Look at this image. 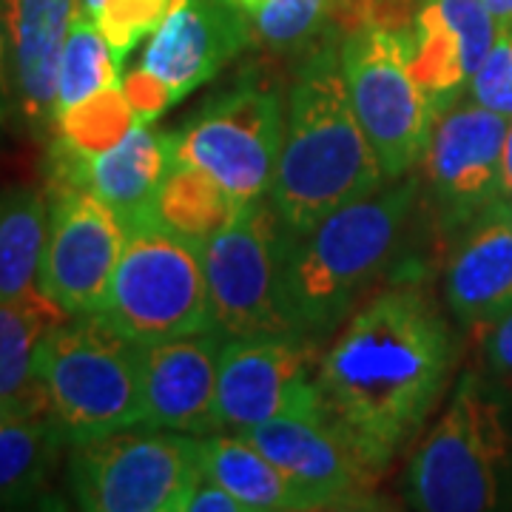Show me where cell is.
Listing matches in <instances>:
<instances>
[{"instance_id":"obj_31","label":"cell","mask_w":512,"mask_h":512,"mask_svg":"<svg viewBox=\"0 0 512 512\" xmlns=\"http://www.w3.org/2000/svg\"><path fill=\"white\" fill-rule=\"evenodd\" d=\"M120 86H123V94H126V100L131 103L140 123H151L174 106V97L168 92V86L143 66L128 72L120 80Z\"/></svg>"},{"instance_id":"obj_6","label":"cell","mask_w":512,"mask_h":512,"mask_svg":"<svg viewBox=\"0 0 512 512\" xmlns=\"http://www.w3.org/2000/svg\"><path fill=\"white\" fill-rule=\"evenodd\" d=\"M126 228V248L97 313L134 345L214 330L202 248L148 217Z\"/></svg>"},{"instance_id":"obj_12","label":"cell","mask_w":512,"mask_h":512,"mask_svg":"<svg viewBox=\"0 0 512 512\" xmlns=\"http://www.w3.org/2000/svg\"><path fill=\"white\" fill-rule=\"evenodd\" d=\"M322 353L305 336L225 339L220 350L217 410L222 433H248L262 421L322 407Z\"/></svg>"},{"instance_id":"obj_33","label":"cell","mask_w":512,"mask_h":512,"mask_svg":"<svg viewBox=\"0 0 512 512\" xmlns=\"http://www.w3.org/2000/svg\"><path fill=\"white\" fill-rule=\"evenodd\" d=\"M484 356L490 373L512 390V313L490 328L484 339Z\"/></svg>"},{"instance_id":"obj_1","label":"cell","mask_w":512,"mask_h":512,"mask_svg":"<svg viewBox=\"0 0 512 512\" xmlns=\"http://www.w3.org/2000/svg\"><path fill=\"white\" fill-rule=\"evenodd\" d=\"M456 365V339L416 282L382 288L350 316L319 362L333 421L382 473L436 410Z\"/></svg>"},{"instance_id":"obj_8","label":"cell","mask_w":512,"mask_h":512,"mask_svg":"<svg viewBox=\"0 0 512 512\" xmlns=\"http://www.w3.org/2000/svg\"><path fill=\"white\" fill-rule=\"evenodd\" d=\"M202 478L200 436L128 427L74 441L66 484L89 512H183Z\"/></svg>"},{"instance_id":"obj_32","label":"cell","mask_w":512,"mask_h":512,"mask_svg":"<svg viewBox=\"0 0 512 512\" xmlns=\"http://www.w3.org/2000/svg\"><path fill=\"white\" fill-rule=\"evenodd\" d=\"M20 114L18 89H15V69H12V43L3 15V0H0V128L12 126V120Z\"/></svg>"},{"instance_id":"obj_11","label":"cell","mask_w":512,"mask_h":512,"mask_svg":"<svg viewBox=\"0 0 512 512\" xmlns=\"http://www.w3.org/2000/svg\"><path fill=\"white\" fill-rule=\"evenodd\" d=\"M126 220L80 185L55 183L40 293L66 316L97 313L126 248Z\"/></svg>"},{"instance_id":"obj_39","label":"cell","mask_w":512,"mask_h":512,"mask_svg":"<svg viewBox=\"0 0 512 512\" xmlns=\"http://www.w3.org/2000/svg\"><path fill=\"white\" fill-rule=\"evenodd\" d=\"M100 6H103V0H80V9L86 12V15H97L100 12Z\"/></svg>"},{"instance_id":"obj_5","label":"cell","mask_w":512,"mask_h":512,"mask_svg":"<svg viewBox=\"0 0 512 512\" xmlns=\"http://www.w3.org/2000/svg\"><path fill=\"white\" fill-rule=\"evenodd\" d=\"M37 384L69 439L86 441L143 424L140 345L100 313L63 316L37 348Z\"/></svg>"},{"instance_id":"obj_4","label":"cell","mask_w":512,"mask_h":512,"mask_svg":"<svg viewBox=\"0 0 512 512\" xmlns=\"http://www.w3.org/2000/svg\"><path fill=\"white\" fill-rule=\"evenodd\" d=\"M510 476L512 430L504 399L478 373H464L436 427L407 458L404 501L421 512L495 510L507 498Z\"/></svg>"},{"instance_id":"obj_28","label":"cell","mask_w":512,"mask_h":512,"mask_svg":"<svg viewBox=\"0 0 512 512\" xmlns=\"http://www.w3.org/2000/svg\"><path fill=\"white\" fill-rule=\"evenodd\" d=\"M339 0H262L251 20V35L259 46L276 55L305 52L328 35V23L336 18Z\"/></svg>"},{"instance_id":"obj_25","label":"cell","mask_w":512,"mask_h":512,"mask_svg":"<svg viewBox=\"0 0 512 512\" xmlns=\"http://www.w3.org/2000/svg\"><path fill=\"white\" fill-rule=\"evenodd\" d=\"M66 313L46 296L0 302V396L37 390V348Z\"/></svg>"},{"instance_id":"obj_38","label":"cell","mask_w":512,"mask_h":512,"mask_svg":"<svg viewBox=\"0 0 512 512\" xmlns=\"http://www.w3.org/2000/svg\"><path fill=\"white\" fill-rule=\"evenodd\" d=\"M484 6L490 9V15L501 26H512V0H484Z\"/></svg>"},{"instance_id":"obj_14","label":"cell","mask_w":512,"mask_h":512,"mask_svg":"<svg viewBox=\"0 0 512 512\" xmlns=\"http://www.w3.org/2000/svg\"><path fill=\"white\" fill-rule=\"evenodd\" d=\"M510 120L473 100L436 117L424 151V180L444 231L470 228L501 197V151Z\"/></svg>"},{"instance_id":"obj_26","label":"cell","mask_w":512,"mask_h":512,"mask_svg":"<svg viewBox=\"0 0 512 512\" xmlns=\"http://www.w3.org/2000/svg\"><path fill=\"white\" fill-rule=\"evenodd\" d=\"M106 86H120V60L97 20L77 9L57 60V117Z\"/></svg>"},{"instance_id":"obj_20","label":"cell","mask_w":512,"mask_h":512,"mask_svg":"<svg viewBox=\"0 0 512 512\" xmlns=\"http://www.w3.org/2000/svg\"><path fill=\"white\" fill-rule=\"evenodd\" d=\"M447 305L467 328H493L512 313V228L476 220L444 274Z\"/></svg>"},{"instance_id":"obj_30","label":"cell","mask_w":512,"mask_h":512,"mask_svg":"<svg viewBox=\"0 0 512 512\" xmlns=\"http://www.w3.org/2000/svg\"><path fill=\"white\" fill-rule=\"evenodd\" d=\"M467 100L512 120V26L498 29L493 49L467 83Z\"/></svg>"},{"instance_id":"obj_18","label":"cell","mask_w":512,"mask_h":512,"mask_svg":"<svg viewBox=\"0 0 512 512\" xmlns=\"http://www.w3.org/2000/svg\"><path fill=\"white\" fill-rule=\"evenodd\" d=\"M55 183L80 185L111 205L123 220H146L151 200L171 165V140L148 123H134L126 137L103 154L74 157L52 148Z\"/></svg>"},{"instance_id":"obj_23","label":"cell","mask_w":512,"mask_h":512,"mask_svg":"<svg viewBox=\"0 0 512 512\" xmlns=\"http://www.w3.org/2000/svg\"><path fill=\"white\" fill-rule=\"evenodd\" d=\"M49 231V197L37 188L0 191V302L35 299Z\"/></svg>"},{"instance_id":"obj_24","label":"cell","mask_w":512,"mask_h":512,"mask_svg":"<svg viewBox=\"0 0 512 512\" xmlns=\"http://www.w3.org/2000/svg\"><path fill=\"white\" fill-rule=\"evenodd\" d=\"M69 447V433L49 410L0 427V501L35 498Z\"/></svg>"},{"instance_id":"obj_2","label":"cell","mask_w":512,"mask_h":512,"mask_svg":"<svg viewBox=\"0 0 512 512\" xmlns=\"http://www.w3.org/2000/svg\"><path fill=\"white\" fill-rule=\"evenodd\" d=\"M339 43L325 35L308 46L288 86L271 202L291 234L308 231L387 183L350 103Z\"/></svg>"},{"instance_id":"obj_13","label":"cell","mask_w":512,"mask_h":512,"mask_svg":"<svg viewBox=\"0 0 512 512\" xmlns=\"http://www.w3.org/2000/svg\"><path fill=\"white\" fill-rule=\"evenodd\" d=\"M259 447L316 510H376V470L359 456L325 404L285 413L242 433Z\"/></svg>"},{"instance_id":"obj_19","label":"cell","mask_w":512,"mask_h":512,"mask_svg":"<svg viewBox=\"0 0 512 512\" xmlns=\"http://www.w3.org/2000/svg\"><path fill=\"white\" fill-rule=\"evenodd\" d=\"M80 0H3L20 117L43 137L57 120V60Z\"/></svg>"},{"instance_id":"obj_40","label":"cell","mask_w":512,"mask_h":512,"mask_svg":"<svg viewBox=\"0 0 512 512\" xmlns=\"http://www.w3.org/2000/svg\"><path fill=\"white\" fill-rule=\"evenodd\" d=\"M234 3H237V6L242 9V12H245V15H251V12H254V9L259 6V3H262V0H234Z\"/></svg>"},{"instance_id":"obj_3","label":"cell","mask_w":512,"mask_h":512,"mask_svg":"<svg viewBox=\"0 0 512 512\" xmlns=\"http://www.w3.org/2000/svg\"><path fill=\"white\" fill-rule=\"evenodd\" d=\"M419 197L421 180L407 174L302 234H285L279 308L296 336L316 342L348 319L402 251Z\"/></svg>"},{"instance_id":"obj_7","label":"cell","mask_w":512,"mask_h":512,"mask_svg":"<svg viewBox=\"0 0 512 512\" xmlns=\"http://www.w3.org/2000/svg\"><path fill=\"white\" fill-rule=\"evenodd\" d=\"M288 92L274 74L248 66L234 86L211 97L171 140V160L211 174L239 202L271 194L285 137Z\"/></svg>"},{"instance_id":"obj_10","label":"cell","mask_w":512,"mask_h":512,"mask_svg":"<svg viewBox=\"0 0 512 512\" xmlns=\"http://www.w3.org/2000/svg\"><path fill=\"white\" fill-rule=\"evenodd\" d=\"M285 234L276 205L262 197L202 245L211 328L222 339L296 336L279 308Z\"/></svg>"},{"instance_id":"obj_36","label":"cell","mask_w":512,"mask_h":512,"mask_svg":"<svg viewBox=\"0 0 512 512\" xmlns=\"http://www.w3.org/2000/svg\"><path fill=\"white\" fill-rule=\"evenodd\" d=\"M498 200H512V120L504 137V151H501V197Z\"/></svg>"},{"instance_id":"obj_34","label":"cell","mask_w":512,"mask_h":512,"mask_svg":"<svg viewBox=\"0 0 512 512\" xmlns=\"http://www.w3.org/2000/svg\"><path fill=\"white\" fill-rule=\"evenodd\" d=\"M183 512H248V507L239 501L237 495L228 493L222 484L202 473L200 484L194 487V493L188 495Z\"/></svg>"},{"instance_id":"obj_21","label":"cell","mask_w":512,"mask_h":512,"mask_svg":"<svg viewBox=\"0 0 512 512\" xmlns=\"http://www.w3.org/2000/svg\"><path fill=\"white\" fill-rule=\"evenodd\" d=\"M202 473L222 484L248 507V512H308L316 510L291 478L259 447L237 433L200 436Z\"/></svg>"},{"instance_id":"obj_17","label":"cell","mask_w":512,"mask_h":512,"mask_svg":"<svg viewBox=\"0 0 512 512\" xmlns=\"http://www.w3.org/2000/svg\"><path fill=\"white\" fill-rule=\"evenodd\" d=\"M495 35L498 23L484 0H421L407 29L410 72L430 97L436 117L467 94Z\"/></svg>"},{"instance_id":"obj_16","label":"cell","mask_w":512,"mask_h":512,"mask_svg":"<svg viewBox=\"0 0 512 512\" xmlns=\"http://www.w3.org/2000/svg\"><path fill=\"white\" fill-rule=\"evenodd\" d=\"M251 40V20L234 0H171L140 66L160 77L180 103L217 77Z\"/></svg>"},{"instance_id":"obj_9","label":"cell","mask_w":512,"mask_h":512,"mask_svg":"<svg viewBox=\"0 0 512 512\" xmlns=\"http://www.w3.org/2000/svg\"><path fill=\"white\" fill-rule=\"evenodd\" d=\"M350 103L379 157L384 180H402L424 160L436 109L410 72L407 32L362 26L342 37Z\"/></svg>"},{"instance_id":"obj_15","label":"cell","mask_w":512,"mask_h":512,"mask_svg":"<svg viewBox=\"0 0 512 512\" xmlns=\"http://www.w3.org/2000/svg\"><path fill=\"white\" fill-rule=\"evenodd\" d=\"M222 339L217 330L140 345L143 427L188 436L222 433L217 410Z\"/></svg>"},{"instance_id":"obj_22","label":"cell","mask_w":512,"mask_h":512,"mask_svg":"<svg viewBox=\"0 0 512 512\" xmlns=\"http://www.w3.org/2000/svg\"><path fill=\"white\" fill-rule=\"evenodd\" d=\"M242 208L245 202H239L211 174L197 165L171 160L151 200L148 220L202 248L208 239L217 237L222 228L237 220Z\"/></svg>"},{"instance_id":"obj_37","label":"cell","mask_w":512,"mask_h":512,"mask_svg":"<svg viewBox=\"0 0 512 512\" xmlns=\"http://www.w3.org/2000/svg\"><path fill=\"white\" fill-rule=\"evenodd\" d=\"M478 220H495V222H504V225H510L512 228V200H495Z\"/></svg>"},{"instance_id":"obj_29","label":"cell","mask_w":512,"mask_h":512,"mask_svg":"<svg viewBox=\"0 0 512 512\" xmlns=\"http://www.w3.org/2000/svg\"><path fill=\"white\" fill-rule=\"evenodd\" d=\"M168 3L171 0H103L94 20L117 60H123L143 37L154 35L168 12Z\"/></svg>"},{"instance_id":"obj_35","label":"cell","mask_w":512,"mask_h":512,"mask_svg":"<svg viewBox=\"0 0 512 512\" xmlns=\"http://www.w3.org/2000/svg\"><path fill=\"white\" fill-rule=\"evenodd\" d=\"M46 410H49V404H46V396L40 387L32 393H23V396H0V427L37 416V413H46Z\"/></svg>"},{"instance_id":"obj_27","label":"cell","mask_w":512,"mask_h":512,"mask_svg":"<svg viewBox=\"0 0 512 512\" xmlns=\"http://www.w3.org/2000/svg\"><path fill=\"white\" fill-rule=\"evenodd\" d=\"M137 120L123 86H106L57 117L55 148L74 157H94L117 146Z\"/></svg>"}]
</instances>
